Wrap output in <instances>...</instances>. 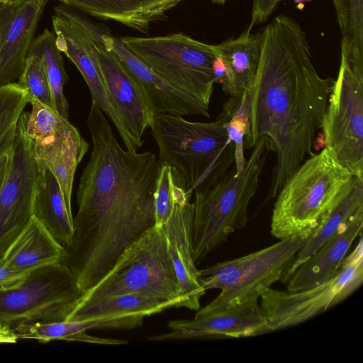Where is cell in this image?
Masks as SVG:
<instances>
[{
	"label": "cell",
	"mask_w": 363,
	"mask_h": 363,
	"mask_svg": "<svg viewBox=\"0 0 363 363\" xmlns=\"http://www.w3.org/2000/svg\"><path fill=\"white\" fill-rule=\"evenodd\" d=\"M93 148L80 177L72 245L64 262L84 294L113 268L123 252L155 223L158 160L124 150L92 101L87 118Z\"/></svg>",
	"instance_id": "1"
},
{
	"label": "cell",
	"mask_w": 363,
	"mask_h": 363,
	"mask_svg": "<svg viewBox=\"0 0 363 363\" xmlns=\"http://www.w3.org/2000/svg\"><path fill=\"white\" fill-rule=\"evenodd\" d=\"M258 67L248 89L250 135L246 149L262 137L277 157L267 200L311 156L334 79L317 72L306 33L292 17L279 14L262 30Z\"/></svg>",
	"instance_id": "2"
},
{
	"label": "cell",
	"mask_w": 363,
	"mask_h": 363,
	"mask_svg": "<svg viewBox=\"0 0 363 363\" xmlns=\"http://www.w3.org/2000/svg\"><path fill=\"white\" fill-rule=\"evenodd\" d=\"M149 127L159 149V165L171 167L174 184L189 199L208 191L235 162V145L218 117L213 122H192L157 113Z\"/></svg>",
	"instance_id": "3"
},
{
	"label": "cell",
	"mask_w": 363,
	"mask_h": 363,
	"mask_svg": "<svg viewBox=\"0 0 363 363\" xmlns=\"http://www.w3.org/2000/svg\"><path fill=\"white\" fill-rule=\"evenodd\" d=\"M252 148L240 172L236 173L234 167L206 192L194 193L192 240L196 263L247 223L248 206L267 157V139L261 138Z\"/></svg>",
	"instance_id": "4"
},
{
	"label": "cell",
	"mask_w": 363,
	"mask_h": 363,
	"mask_svg": "<svg viewBox=\"0 0 363 363\" xmlns=\"http://www.w3.org/2000/svg\"><path fill=\"white\" fill-rule=\"evenodd\" d=\"M352 177L325 147L308 157L276 196L271 234L279 240L311 234Z\"/></svg>",
	"instance_id": "5"
},
{
	"label": "cell",
	"mask_w": 363,
	"mask_h": 363,
	"mask_svg": "<svg viewBox=\"0 0 363 363\" xmlns=\"http://www.w3.org/2000/svg\"><path fill=\"white\" fill-rule=\"evenodd\" d=\"M341 61L322 123L325 148L363 178V50L342 39Z\"/></svg>",
	"instance_id": "6"
},
{
	"label": "cell",
	"mask_w": 363,
	"mask_h": 363,
	"mask_svg": "<svg viewBox=\"0 0 363 363\" xmlns=\"http://www.w3.org/2000/svg\"><path fill=\"white\" fill-rule=\"evenodd\" d=\"M309 235L291 236L252 253L199 269L203 289H220V293L195 316L258 299L280 280Z\"/></svg>",
	"instance_id": "7"
},
{
	"label": "cell",
	"mask_w": 363,
	"mask_h": 363,
	"mask_svg": "<svg viewBox=\"0 0 363 363\" xmlns=\"http://www.w3.org/2000/svg\"><path fill=\"white\" fill-rule=\"evenodd\" d=\"M133 293L174 301L175 307L182 301L162 225L155 224L131 244L80 301Z\"/></svg>",
	"instance_id": "8"
},
{
	"label": "cell",
	"mask_w": 363,
	"mask_h": 363,
	"mask_svg": "<svg viewBox=\"0 0 363 363\" xmlns=\"http://www.w3.org/2000/svg\"><path fill=\"white\" fill-rule=\"evenodd\" d=\"M125 46L157 75L209 106L214 84L216 45L182 33L150 38L123 37Z\"/></svg>",
	"instance_id": "9"
},
{
	"label": "cell",
	"mask_w": 363,
	"mask_h": 363,
	"mask_svg": "<svg viewBox=\"0 0 363 363\" xmlns=\"http://www.w3.org/2000/svg\"><path fill=\"white\" fill-rule=\"evenodd\" d=\"M83 295L64 262L33 270L0 291V324L13 330L21 325L66 320Z\"/></svg>",
	"instance_id": "10"
},
{
	"label": "cell",
	"mask_w": 363,
	"mask_h": 363,
	"mask_svg": "<svg viewBox=\"0 0 363 363\" xmlns=\"http://www.w3.org/2000/svg\"><path fill=\"white\" fill-rule=\"evenodd\" d=\"M363 281L362 235L353 251L344 258L340 269L329 281L297 292L269 289L259 305L267 320L269 333L298 325L325 312L352 295Z\"/></svg>",
	"instance_id": "11"
},
{
	"label": "cell",
	"mask_w": 363,
	"mask_h": 363,
	"mask_svg": "<svg viewBox=\"0 0 363 363\" xmlns=\"http://www.w3.org/2000/svg\"><path fill=\"white\" fill-rule=\"evenodd\" d=\"M26 111L18 122L9 169L0 192V257L33 216L40 174L33 141L25 130Z\"/></svg>",
	"instance_id": "12"
},
{
	"label": "cell",
	"mask_w": 363,
	"mask_h": 363,
	"mask_svg": "<svg viewBox=\"0 0 363 363\" xmlns=\"http://www.w3.org/2000/svg\"><path fill=\"white\" fill-rule=\"evenodd\" d=\"M76 19L92 38L93 49L108 91L131 135L135 149L155 115L139 83L117 55L104 45V29L75 11Z\"/></svg>",
	"instance_id": "13"
},
{
	"label": "cell",
	"mask_w": 363,
	"mask_h": 363,
	"mask_svg": "<svg viewBox=\"0 0 363 363\" xmlns=\"http://www.w3.org/2000/svg\"><path fill=\"white\" fill-rule=\"evenodd\" d=\"M172 331L150 340H176L210 337H246L269 333L268 322L258 299L195 316L169 322Z\"/></svg>",
	"instance_id": "14"
},
{
	"label": "cell",
	"mask_w": 363,
	"mask_h": 363,
	"mask_svg": "<svg viewBox=\"0 0 363 363\" xmlns=\"http://www.w3.org/2000/svg\"><path fill=\"white\" fill-rule=\"evenodd\" d=\"M193 203L182 189H177L173 211L163 226L182 298L177 308L198 311L206 291L200 284L193 257Z\"/></svg>",
	"instance_id": "15"
},
{
	"label": "cell",
	"mask_w": 363,
	"mask_h": 363,
	"mask_svg": "<svg viewBox=\"0 0 363 363\" xmlns=\"http://www.w3.org/2000/svg\"><path fill=\"white\" fill-rule=\"evenodd\" d=\"M101 38L105 48L117 55L138 81L155 114L199 115L210 118L209 106L163 80L134 55L120 38L105 30Z\"/></svg>",
	"instance_id": "16"
},
{
	"label": "cell",
	"mask_w": 363,
	"mask_h": 363,
	"mask_svg": "<svg viewBox=\"0 0 363 363\" xmlns=\"http://www.w3.org/2000/svg\"><path fill=\"white\" fill-rule=\"evenodd\" d=\"M48 0L0 6V86L22 74L38 21Z\"/></svg>",
	"instance_id": "17"
},
{
	"label": "cell",
	"mask_w": 363,
	"mask_h": 363,
	"mask_svg": "<svg viewBox=\"0 0 363 363\" xmlns=\"http://www.w3.org/2000/svg\"><path fill=\"white\" fill-rule=\"evenodd\" d=\"M363 228V209L354 214L328 241L306 259L286 283V291L297 292L323 284L337 273L354 240Z\"/></svg>",
	"instance_id": "18"
},
{
	"label": "cell",
	"mask_w": 363,
	"mask_h": 363,
	"mask_svg": "<svg viewBox=\"0 0 363 363\" xmlns=\"http://www.w3.org/2000/svg\"><path fill=\"white\" fill-rule=\"evenodd\" d=\"M225 72L220 82L223 91L238 96L248 90L255 78L260 57L261 33L247 28L238 37L216 45Z\"/></svg>",
	"instance_id": "19"
},
{
	"label": "cell",
	"mask_w": 363,
	"mask_h": 363,
	"mask_svg": "<svg viewBox=\"0 0 363 363\" xmlns=\"http://www.w3.org/2000/svg\"><path fill=\"white\" fill-rule=\"evenodd\" d=\"M363 209V178L353 176L332 209L311 232L286 267L279 281L286 284L295 270L328 241L354 214Z\"/></svg>",
	"instance_id": "20"
},
{
	"label": "cell",
	"mask_w": 363,
	"mask_h": 363,
	"mask_svg": "<svg viewBox=\"0 0 363 363\" xmlns=\"http://www.w3.org/2000/svg\"><path fill=\"white\" fill-rule=\"evenodd\" d=\"M66 257L65 246L34 216L2 256L12 267L26 274L64 262Z\"/></svg>",
	"instance_id": "21"
},
{
	"label": "cell",
	"mask_w": 363,
	"mask_h": 363,
	"mask_svg": "<svg viewBox=\"0 0 363 363\" xmlns=\"http://www.w3.org/2000/svg\"><path fill=\"white\" fill-rule=\"evenodd\" d=\"M177 302L157 297L133 293L118 294L99 299L80 301L66 320L82 321L108 318L144 319L145 316L175 307Z\"/></svg>",
	"instance_id": "22"
},
{
	"label": "cell",
	"mask_w": 363,
	"mask_h": 363,
	"mask_svg": "<svg viewBox=\"0 0 363 363\" xmlns=\"http://www.w3.org/2000/svg\"><path fill=\"white\" fill-rule=\"evenodd\" d=\"M97 18L113 20L132 29L146 31L174 5L157 0H59Z\"/></svg>",
	"instance_id": "23"
},
{
	"label": "cell",
	"mask_w": 363,
	"mask_h": 363,
	"mask_svg": "<svg viewBox=\"0 0 363 363\" xmlns=\"http://www.w3.org/2000/svg\"><path fill=\"white\" fill-rule=\"evenodd\" d=\"M34 199L33 216L40 220L65 247L74 235L72 208L65 203L59 184L48 168L39 169Z\"/></svg>",
	"instance_id": "24"
},
{
	"label": "cell",
	"mask_w": 363,
	"mask_h": 363,
	"mask_svg": "<svg viewBox=\"0 0 363 363\" xmlns=\"http://www.w3.org/2000/svg\"><path fill=\"white\" fill-rule=\"evenodd\" d=\"M89 147V143L73 125L62 142L35 157L38 169L48 168L53 174L69 208H72L75 172Z\"/></svg>",
	"instance_id": "25"
},
{
	"label": "cell",
	"mask_w": 363,
	"mask_h": 363,
	"mask_svg": "<svg viewBox=\"0 0 363 363\" xmlns=\"http://www.w3.org/2000/svg\"><path fill=\"white\" fill-rule=\"evenodd\" d=\"M99 319L82 321L64 320L21 325L13 329L18 339L35 340L40 342L53 340L80 341L103 345H126V340L89 335L87 330L98 329Z\"/></svg>",
	"instance_id": "26"
},
{
	"label": "cell",
	"mask_w": 363,
	"mask_h": 363,
	"mask_svg": "<svg viewBox=\"0 0 363 363\" xmlns=\"http://www.w3.org/2000/svg\"><path fill=\"white\" fill-rule=\"evenodd\" d=\"M56 37L48 29L33 39L28 55L38 56L43 62L50 85L56 111L68 120L69 106L64 94V86L67 81L63 60L56 45Z\"/></svg>",
	"instance_id": "27"
},
{
	"label": "cell",
	"mask_w": 363,
	"mask_h": 363,
	"mask_svg": "<svg viewBox=\"0 0 363 363\" xmlns=\"http://www.w3.org/2000/svg\"><path fill=\"white\" fill-rule=\"evenodd\" d=\"M28 103L27 91L17 82L0 86V157L11 151L18 120Z\"/></svg>",
	"instance_id": "28"
},
{
	"label": "cell",
	"mask_w": 363,
	"mask_h": 363,
	"mask_svg": "<svg viewBox=\"0 0 363 363\" xmlns=\"http://www.w3.org/2000/svg\"><path fill=\"white\" fill-rule=\"evenodd\" d=\"M31 111L26 112L25 130L34 143L48 140L70 125L58 112L37 101H30Z\"/></svg>",
	"instance_id": "29"
},
{
	"label": "cell",
	"mask_w": 363,
	"mask_h": 363,
	"mask_svg": "<svg viewBox=\"0 0 363 363\" xmlns=\"http://www.w3.org/2000/svg\"><path fill=\"white\" fill-rule=\"evenodd\" d=\"M17 83L27 91L29 102L37 101L56 111L44 65L38 56L28 55Z\"/></svg>",
	"instance_id": "30"
},
{
	"label": "cell",
	"mask_w": 363,
	"mask_h": 363,
	"mask_svg": "<svg viewBox=\"0 0 363 363\" xmlns=\"http://www.w3.org/2000/svg\"><path fill=\"white\" fill-rule=\"evenodd\" d=\"M342 34L363 50V0H332Z\"/></svg>",
	"instance_id": "31"
},
{
	"label": "cell",
	"mask_w": 363,
	"mask_h": 363,
	"mask_svg": "<svg viewBox=\"0 0 363 363\" xmlns=\"http://www.w3.org/2000/svg\"><path fill=\"white\" fill-rule=\"evenodd\" d=\"M175 185L171 167L160 166V174L155 193V225H162L167 222L175 203Z\"/></svg>",
	"instance_id": "32"
},
{
	"label": "cell",
	"mask_w": 363,
	"mask_h": 363,
	"mask_svg": "<svg viewBox=\"0 0 363 363\" xmlns=\"http://www.w3.org/2000/svg\"><path fill=\"white\" fill-rule=\"evenodd\" d=\"M281 0H252L251 18L248 29L266 21L277 8Z\"/></svg>",
	"instance_id": "33"
},
{
	"label": "cell",
	"mask_w": 363,
	"mask_h": 363,
	"mask_svg": "<svg viewBox=\"0 0 363 363\" xmlns=\"http://www.w3.org/2000/svg\"><path fill=\"white\" fill-rule=\"evenodd\" d=\"M28 274L14 269L2 257H0V291L16 285Z\"/></svg>",
	"instance_id": "34"
},
{
	"label": "cell",
	"mask_w": 363,
	"mask_h": 363,
	"mask_svg": "<svg viewBox=\"0 0 363 363\" xmlns=\"http://www.w3.org/2000/svg\"><path fill=\"white\" fill-rule=\"evenodd\" d=\"M18 340V337L12 328L0 324V343H16Z\"/></svg>",
	"instance_id": "35"
},
{
	"label": "cell",
	"mask_w": 363,
	"mask_h": 363,
	"mask_svg": "<svg viewBox=\"0 0 363 363\" xmlns=\"http://www.w3.org/2000/svg\"><path fill=\"white\" fill-rule=\"evenodd\" d=\"M11 152L4 155L0 157V192L9 169L11 159Z\"/></svg>",
	"instance_id": "36"
},
{
	"label": "cell",
	"mask_w": 363,
	"mask_h": 363,
	"mask_svg": "<svg viewBox=\"0 0 363 363\" xmlns=\"http://www.w3.org/2000/svg\"><path fill=\"white\" fill-rule=\"evenodd\" d=\"M28 0H0V6H18L26 2Z\"/></svg>",
	"instance_id": "37"
},
{
	"label": "cell",
	"mask_w": 363,
	"mask_h": 363,
	"mask_svg": "<svg viewBox=\"0 0 363 363\" xmlns=\"http://www.w3.org/2000/svg\"><path fill=\"white\" fill-rule=\"evenodd\" d=\"M157 1L164 2V3H169V4L176 6L182 0H157Z\"/></svg>",
	"instance_id": "38"
},
{
	"label": "cell",
	"mask_w": 363,
	"mask_h": 363,
	"mask_svg": "<svg viewBox=\"0 0 363 363\" xmlns=\"http://www.w3.org/2000/svg\"><path fill=\"white\" fill-rule=\"evenodd\" d=\"M213 4H219V5H223L229 0H210Z\"/></svg>",
	"instance_id": "39"
},
{
	"label": "cell",
	"mask_w": 363,
	"mask_h": 363,
	"mask_svg": "<svg viewBox=\"0 0 363 363\" xmlns=\"http://www.w3.org/2000/svg\"><path fill=\"white\" fill-rule=\"evenodd\" d=\"M294 2L296 4H303L304 2H310L311 0H293Z\"/></svg>",
	"instance_id": "40"
}]
</instances>
